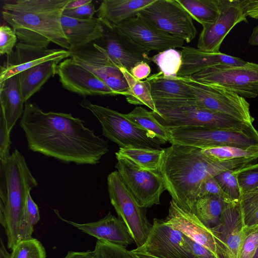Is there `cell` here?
I'll use <instances>...</instances> for the list:
<instances>
[{
  "mask_svg": "<svg viewBox=\"0 0 258 258\" xmlns=\"http://www.w3.org/2000/svg\"><path fill=\"white\" fill-rule=\"evenodd\" d=\"M71 113L43 111L26 102L20 121L29 150L78 165H96L109 151L107 141Z\"/></svg>",
  "mask_w": 258,
  "mask_h": 258,
  "instance_id": "cell-1",
  "label": "cell"
},
{
  "mask_svg": "<svg viewBox=\"0 0 258 258\" xmlns=\"http://www.w3.org/2000/svg\"><path fill=\"white\" fill-rule=\"evenodd\" d=\"M160 173L172 200L182 209L191 212L203 183L228 169L241 168L256 158L220 160L202 149L172 144L164 148Z\"/></svg>",
  "mask_w": 258,
  "mask_h": 258,
  "instance_id": "cell-2",
  "label": "cell"
},
{
  "mask_svg": "<svg viewBox=\"0 0 258 258\" xmlns=\"http://www.w3.org/2000/svg\"><path fill=\"white\" fill-rule=\"evenodd\" d=\"M70 0L5 1L2 17L15 32L20 42L47 48L52 42L68 50L70 46L61 19Z\"/></svg>",
  "mask_w": 258,
  "mask_h": 258,
  "instance_id": "cell-3",
  "label": "cell"
},
{
  "mask_svg": "<svg viewBox=\"0 0 258 258\" xmlns=\"http://www.w3.org/2000/svg\"><path fill=\"white\" fill-rule=\"evenodd\" d=\"M0 222L13 249L18 242L20 222L30 190L38 185L24 156L15 149L6 159L0 160Z\"/></svg>",
  "mask_w": 258,
  "mask_h": 258,
  "instance_id": "cell-4",
  "label": "cell"
},
{
  "mask_svg": "<svg viewBox=\"0 0 258 258\" xmlns=\"http://www.w3.org/2000/svg\"><path fill=\"white\" fill-rule=\"evenodd\" d=\"M1 67L0 83L18 75L25 102L56 74L57 65L70 57L65 49H49L19 42Z\"/></svg>",
  "mask_w": 258,
  "mask_h": 258,
  "instance_id": "cell-5",
  "label": "cell"
},
{
  "mask_svg": "<svg viewBox=\"0 0 258 258\" xmlns=\"http://www.w3.org/2000/svg\"><path fill=\"white\" fill-rule=\"evenodd\" d=\"M156 109L153 112L167 128L189 126L224 129H243L252 124L201 107L193 98L153 99Z\"/></svg>",
  "mask_w": 258,
  "mask_h": 258,
  "instance_id": "cell-6",
  "label": "cell"
},
{
  "mask_svg": "<svg viewBox=\"0 0 258 258\" xmlns=\"http://www.w3.org/2000/svg\"><path fill=\"white\" fill-rule=\"evenodd\" d=\"M79 105L90 111L101 124L102 135L119 148H137L162 149V143L154 135L119 113L107 107L84 99Z\"/></svg>",
  "mask_w": 258,
  "mask_h": 258,
  "instance_id": "cell-7",
  "label": "cell"
},
{
  "mask_svg": "<svg viewBox=\"0 0 258 258\" xmlns=\"http://www.w3.org/2000/svg\"><path fill=\"white\" fill-rule=\"evenodd\" d=\"M169 143L202 149L218 147H258V131L252 125L243 129L189 126L168 128Z\"/></svg>",
  "mask_w": 258,
  "mask_h": 258,
  "instance_id": "cell-8",
  "label": "cell"
},
{
  "mask_svg": "<svg viewBox=\"0 0 258 258\" xmlns=\"http://www.w3.org/2000/svg\"><path fill=\"white\" fill-rule=\"evenodd\" d=\"M107 183L110 203L118 218L128 228L137 247L142 246L152 227L146 216L147 208L138 204L117 171L109 174Z\"/></svg>",
  "mask_w": 258,
  "mask_h": 258,
  "instance_id": "cell-9",
  "label": "cell"
},
{
  "mask_svg": "<svg viewBox=\"0 0 258 258\" xmlns=\"http://www.w3.org/2000/svg\"><path fill=\"white\" fill-rule=\"evenodd\" d=\"M190 78L198 82L234 92L245 99L258 96V64L254 62L247 61L238 66L217 64Z\"/></svg>",
  "mask_w": 258,
  "mask_h": 258,
  "instance_id": "cell-10",
  "label": "cell"
},
{
  "mask_svg": "<svg viewBox=\"0 0 258 258\" xmlns=\"http://www.w3.org/2000/svg\"><path fill=\"white\" fill-rule=\"evenodd\" d=\"M138 14L158 29L186 43L196 36L192 18L177 0H155Z\"/></svg>",
  "mask_w": 258,
  "mask_h": 258,
  "instance_id": "cell-11",
  "label": "cell"
},
{
  "mask_svg": "<svg viewBox=\"0 0 258 258\" xmlns=\"http://www.w3.org/2000/svg\"><path fill=\"white\" fill-rule=\"evenodd\" d=\"M182 78L189 86L194 99L201 107L252 124L254 119L245 98L234 92L198 82L191 78Z\"/></svg>",
  "mask_w": 258,
  "mask_h": 258,
  "instance_id": "cell-12",
  "label": "cell"
},
{
  "mask_svg": "<svg viewBox=\"0 0 258 258\" xmlns=\"http://www.w3.org/2000/svg\"><path fill=\"white\" fill-rule=\"evenodd\" d=\"M116 158L115 167L138 204L146 208L160 204L166 190L160 172L145 170L122 157Z\"/></svg>",
  "mask_w": 258,
  "mask_h": 258,
  "instance_id": "cell-13",
  "label": "cell"
},
{
  "mask_svg": "<svg viewBox=\"0 0 258 258\" xmlns=\"http://www.w3.org/2000/svg\"><path fill=\"white\" fill-rule=\"evenodd\" d=\"M68 50L75 62L90 71L117 95H127L128 85L120 68L97 44L92 42Z\"/></svg>",
  "mask_w": 258,
  "mask_h": 258,
  "instance_id": "cell-14",
  "label": "cell"
},
{
  "mask_svg": "<svg viewBox=\"0 0 258 258\" xmlns=\"http://www.w3.org/2000/svg\"><path fill=\"white\" fill-rule=\"evenodd\" d=\"M103 26V35L94 43L102 49L108 57L120 68L129 72L138 62L152 61L150 51L134 42L123 32L117 25L100 19Z\"/></svg>",
  "mask_w": 258,
  "mask_h": 258,
  "instance_id": "cell-15",
  "label": "cell"
},
{
  "mask_svg": "<svg viewBox=\"0 0 258 258\" xmlns=\"http://www.w3.org/2000/svg\"><path fill=\"white\" fill-rule=\"evenodd\" d=\"M248 0H222L219 14L212 23L203 26L197 48L206 52L217 53L222 43L238 23H248L246 8Z\"/></svg>",
  "mask_w": 258,
  "mask_h": 258,
  "instance_id": "cell-16",
  "label": "cell"
},
{
  "mask_svg": "<svg viewBox=\"0 0 258 258\" xmlns=\"http://www.w3.org/2000/svg\"><path fill=\"white\" fill-rule=\"evenodd\" d=\"M157 258H195L187 246L184 235L167 225L164 220L154 218L145 243L132 250Z\"/></svg>",
  "mask_w": 258,
  "mask_h": 258,
  "instance_id": "cell-17",
  "label": "cell"
},
{
  "mask_svg": "<svg viewBox=\"0 0 258 258\" xmlns=\"http://www.w3.org/2000/svg\"><path fill=\"white\" fill-rule=\"evenodd\" d=\"M245 226L239 202L226 203L219 223L210 228L219 258H240Z\"/></svg>",
  "mask_w": 258,
  "mask_h": 258,
  "instance_id": "cell-18",
  "label": "cell"
},
{
  "mask_svg": "<svg viewBox=\"0 0 258 258\" xmlns=\"http://www.w3.org/2000/svg\"><path fill=\"white\" fill-rule=\"evenodd\" d=\"M56 74L62 87L79 95H116L102 80L71 58L61 61L57 66Z\"/></svg>",
  "mask_w": 258,
  "mask_h": 258,
  "instance_id": "cell-19",
  "label": "cell"
},
{
  "mask_svg": "<svg viewBox=\"0 0 258 258\" xmlns=\"http://www.w3.org/2000/svg\"><path fill=\"white\" fill-rule=\"evenodd\" d=\"M117 26L134 42L149 51L159 52L183 47L184 40L158 29L139 14Z\"/></svg>",
  "mask_w": 258,
  "mask_h": 258,
  "instance_id": "cell-20",
  "label": "cell"
},
{
  "mask_svg": "<svg viewBox=\"0 0 258 258\" xmlns=\"http://www.w3.org/2000/svg\"><path fill=\"white\" fill-rule=\"evenodd\" d=\"M164 222L217 254L215 239L210 228L194 213L182 209L172 200L170 202L168 214Z\"/></svg>",
  "mask_w": 258,
  "mask_h": 258,
  "instance_id": "cell-21",
  "label": "cell"
},
{
  "mask_svg": "<svg viewBox=\"0 0 258 258\" xmlns=\"http://www.w3.org/2000/svg\"><path fill=\"white\" fill-rule=\"evenodd\" d=\"M55 213L62 221L98 240L106 241L125 248L135 242L124 223L110 212L98 221L83 224L67 220L61 217L57 211Z\"/></svg>",
  "mask_w": 258,
  "mask_h": 258,
  "instance_id": "cell-22",
  "label": "cell"
},
{
  "mask_svg": "<svg viewBox=\"0 0 258 258\" xmlns=\"http://www.w3.org/2000/svg\"><path fill=\"white\" fill-rule=\"evenodd\" d=\"M180 51L182 63L177 77L180 78H190L196 73L217 64L238 66L247 62L239 57L220 52H206L188 46H183Z\"/></svg>",
  "mask_w": 258,
  "mask_h": 258,
  "instance_id": "cell-23",
  "label": "cell"
},
{
  "mask_svg": "<svg viewBox=\"0 0 258 258\" xmlns=\"http://www.w3.org/2000/svg\"><path fill=\"white\" fill-rule=\"evenodd\" d=\"M61 23L70 49L87 45L103 35V26L98 18L80 20L62 15Z\"/></svg>",
  "mask_w": 258,
  "mask_h": 258,
  "instance_id": "cell-24",
  "label": "cell"
},
{
  "mask_svg": "<svg viewBox=\"0 0 258 258\" xmlns=\"http://www.w3.org/2000/svg\"><path fill=\"white\" fill-rule=\"evenodd\" d=\"M1 115L5 118L10 132L22 117L25 102L21 91L18 75L0 83Z\"/></svg>",
  "mask_w": 258,
  "mask_h": 258,
  "instance_id": "cell-25",
  "label": "cell"
},
{
  "mask_svg": "<svg viewBox=\"0 0 258 258\" xmlns=\"http://www.w3.org/2000/svg\"><path fill=\"white\" fill-rule=\"evenodd\" d=\"M155 0H104L97 10L98 18L118 25L137 15Z\"/></svg>",
  "mask_w": 258,
  "mask_h": 258,
  "instance_id": "cell-26",
  "label": "cell"
},
{
  "mask_svg": "<svg viewBox=\"0 0 258 258\" xmlns=\"http://www.w3.org/2000/svg\"><path fill=\"white\" fill-rule=\"evenodd\" d=\"M146 79L150 84L153 99H194L192 90L182 78L166 77L159 72Z\"/></svg>",
  "mask_w": 258,
  "mask_h": 258,
  "instance_id": "cell-27",
  "label": "cell"
},
{
  "mask_svg": "<svg viewBox=\"0 0 258 258\" xmlns=\"http://www.w3.org/2000/svg\"><path fill=\"white\" fill-rule=\"evenodd\" d=\"M225 203L217 196L204 195L197 199L191 212L207 227L211 228L219 223Z\"/></svg>",
  "mask_w": 258,
  "mask_h": 258,
  "instance_id": "cell-28",
  "label": "cell"
},
{
  "mask_svg": "<svg viewBox=\"0 0 258 258\" xmlns=\"http://www.w3.org/2000/svg\"><path fill=\"white\" fill-rule=\"evenodd\" d=\"M164 148H119L115 156L122 157L131 161L140 167L149 171L160 172Z\"/></svg>",
  "mask_w": 258,
  "mask_h": 258,
  "instance_id": "cell-29",
  "label": "cell"
},
{
  "mask_svg": "<svg viewBox=\"0 0 258 258\" xmlns=\"http://www.w3.org/2000/svg\"><path fill=\"white\" fill-rule=\"evenodd\" d=\"M191 17L202 26L212 23L218 16L222 0H177Z\"/></svg>",
  "mask_w": 258,
  "mask_h": 258,
  "instance_id": "cell-30",
  "label": "cell"
},
{
  "mask_svg": "<svg viewBox=\"0 0 258 258\" xmlns=\"http://www.w3.org/2000/svg\"><path fill=\"white\" fill-rule=\"evenodd\" d=\"M120 70L124 76L129 87L128 94L125 96L127 102L134 105H145L156 113L157 111L148 81L136 79L124 68H120Z\"/></svg>",
  "mask_w": 258,
  "mask_h": 258,
  "instance_id": "cell-31",
  "label": "cell"
},
{
  "mask_svg": "<svg viewBox=\"0 0 258 258\" xmlns=\"http://www.w3.org/2000/svg\"><path fill=\"white\" fill-rule=\"evenodd\" d=\"M127 119L149 132L159 139L163 144L170 141L168 128L161 124L152 111L137 106L132 111L124 114Z\"/></svg>",
  "mask_w": 258,
  "mask_h": 258,
  "instance_id": "cell-32",
  "label": "cell"
},
{
  "mask_svg": "<svg viewBox=\"0 0 258 258\" xmlns=\"http://www.w3.org/2000/svg\"><path fill=\"white\" fill-rule=\"evenodd\" d=\"M151 59L158 66L160 72L165 77H177L182 63L180 51L175 49H169L158 52L151 57Z\"/></svg>",
  "mask_w": 258,
  "mask_h": 258,
  "instance_id": "cell-33",
  "label": "cell"
},
{
  "mask_svg": "<svg viewBox=\"0 0 258 258\" xmlns=\"http://www.w3.org/2000/svg\"><path fill=\"white\" fill-rule=\"evenodd\" d=\"M40 219L38 207L29 192L19 224L18 242L33 238L34 226Z\"/></svg>",
  "mask_w": 258,
  "mask_h": 258,
  "instance_id": "cell-34",
  "label": "cell"
},
{
  "mask_svg": "<svg viewBox=\"0 0 258 258\" xmlns=\"http://www.w3.org/2000/svg\"><path fill=\"white\" fill-rule=\"evenodd\" d=\"M208 156L220 160L255 157L258 158V147L240 148L234 147H218L202 149Z\"/></svg>",
  "mask_w": 258,
  "mask_h": 258,
  "instance_id": "cell-35",
  "label": "cell"
},
{
  "mask_svg": "<svg viewBox=\"0 0 258 258\" xmlns=\"http://www.w3.org/2000/svg\"><path fill=\"white\" fill-rule=\"evenodd\" d=\"M10 258H46V251L37 239L19 241L12 249Z\"/></svg>",
  "mask_w": 258,
  "mask_h": 258,
  "instance_id": "cell-36",
  "label": "cell"
},
{
  "mask_svg": "<svg viewBox=\"0 0 258 258\" xmlns=\"http://www.w3.org/2000/svg\"><path fill=\"white\" fill-rule=\"evenodd\" d=\"M235 173L241 195L258 189V163L237 168Z\"/></svg>",
  "mask_w": 258,
  "mask_h": 258,
  "instance_id": "cell-37",
  "label": "cell"
},
{
  "mask_svg": "<svg viewBox=\"0 0 258 258\" xmlns=\"http://www.w3.org/2000/svg\"><path fill=\"white\" fill-rule=\"evenodd\" d=\"M239 203L245 225L258 224V189L241 195Z\"/></svg>",
  "mask_w": 258,
  "mask_h": 258,
  "instance_id": "cell-38",
  "label": "cell"
},
{
  "mask_svg": "<svg viewBox=\"0 0 258 258\" xmlns=\"http://www.w3.org/2000/svg\"><path fill=\"white\" fill-rule=\"evenodd\" d=\"M236 169L225 170L214 177L224 193L232 201L235 202H239L241 197L235 173Z\"/></svg>",
  "mask_w": 258,
  "mask_h": 258,
  "instance_id": "cell-39",
  "label": "cell"
},
{
  "mask_svg": "<svg viewBox=\"0 0 258 258\" xmlns=\"http://www.w3.org/2000/svg\"><path fill=\"white\" fill-rule=\"evenodd\" d=\"M258 247V224L245 226L240 258H252Z\"/></svg>",
  "mask_w": 258,
  "mask_h": 258,
  "instance_id": "cell-40",
  "label": "cell"
},
{
  "mask_svg": "<svg viewBox=\"0 0 258 258\" xmlns=\"http://www.w3.org/2000/svg\"><path fill=\"white\" fill-rule=\"evenodd\" d=\"M17 36L10 26L3 25L0 27V54L7 55L11 54L16 46Z\"/></svg>",
  "mask_w": 258,
  "mask_h": 258,
  "instance_id": "cell-41",
  "label": "cell"
},
{
  "mask_svg": "<svg viewBox=\"0 0 258 258\" xmlns=\"http://www.w3.org/2000/svg\"><path fill=\"white\" fill-rule=\"evenodd\" d=\"M206 195H212L220 197L222 198L226 203L233 202V201L224 193L214 177L206 179L201 186L199 197Z\"/></svg>",
  "mask_w": 258,
  "mask_h": 258,
  "instance_id": "cell-42",
  "label": "cell"
},
{
  "mask_svg": "<svg viewBox=\"0 0 258 258\" xmlns=\"http://www.w3.org/2000/svg\"><path fill=\"white\" fill-rule=\"evenodd\" d=\"M97 10L95 9L94 3L92 2L75 9H64L62 15L80 20H90L93 18Z\"/></svg>",
  "mask_w": 258,
  "mask_h": 258,
  "instance_id": "cell-43",
  "label": "cell"
},
{
  "mask_svg": "<svg viewBox=\"0 0 258 258\" xmlns=\"http://www.w3.org/2000/svg\"><path fill=\"white\" fill-rule=\"evenodd\" d=\"M6 120L3 116L0 117V160H4L10 155L11 141Z\"/></svg>",
  "mask_w": 258,
  "mask_h": 258,
  "instance_id": "cell-44",
  "label": "cell"
},
{
  "mask_svg": "<svg viewBox=\"0 0 258 258\" xmlns=\"http://www.w3.org/2000/svg\"><path fill=\"white\" fill-rule=\"evenodd\" d=\"M184 239L195 258H219L217 254L209 249L194 241L185 235Z\"/></svg>",
  "mask_w": 258,
  "mask_h": 258,
  "instance_id": "cell-45",
  "label": "cell"
},
{
  "mask_svg": "<svg viewBox=\"0 0 258 258\" xmlns=\"http://www.w3.org/2000/svg\"><path fill=\"white\" fill-rule=\"evenodd\" d=\"M151 68L149 63L141 61L136 63L130 70L132 76L139 80L147 79L151 74Z\"/></svg>",
  "mask_w": 258,
  "mask_h": 258,
  "instance_id": "cell-46",
  "label": "cell"
},
{
  "mask_svg": "<svg viewBox=\"0 0 258 258\" xmlns=\"http://www.w3.org/2000/svg\"><path fill=\"white\" fill-rule=\"evenodd\" d=\"M246 15L247 17L258 19V0H248Z\"/></svg>",
  "mask_w": 258,
  "mask_h": 258,
  "instance_id": "cell-47",
  "label": "cell"
},
{
  "mask_svg": "<svg viewBox=\"0 0 258 258\" xmlns=\"http://www.w3.org/2000/svg\"><path fill=\"white\" fill-rule=\"evenodd\" d=\"M63 258H95L93 251H70Z\"/></svg>",
  "mask_w": 258,
  "mask_h": 258,
  "instance_id": "cell-48",
  "label": "cell"
},
{
  "mask_svg": "<svg viewBox=\"0 0 258 258\" xmlns=\"http://www.w3.org/2000/svg\"><path fill=\"white\" fill-rule=\"evenodd\" d=\"M115 254L118 258H131L130 250L118 245L113 246Z\"/></svg>",
  "mask_w": 258,
  "mask_h": 258,
  "instance_id": "cell-49",
  "label": "cell"
},
{
  "mask_svg": "<svg viewBox=\"0 0 258 258\" xmlns=\"http://www.w3.org/2000/svg\"><path fill=\"white\" fill-rule=\"evenodd\" d=\"M93 2L92 0H70L65 9H75Z\"/></svg>",
  "mask_w": 258,
  "mask_h": 258,
  "instance_id": "cell-50",
  "label": "cell"
},
{
  "mask_svg": "<svg viewBox=\"0 0 258 258\" xmlns=\"http://www.w3.org/2000/svg\"><path fill=\"white\" fill-rule=\"evenodd\" d=\"M248 42L250 45H258V25L253 29Z\"/></svg>",
  "mask_w": 258,
  "mask_h": 258,
  "instance_id": "cell-51",
  "label": "cell"
},
{
  "mask_svg": "<svg viewBox=\"0 0 258 258\" xmlns=\"http://www.w3.org/2000/svg\"><path fill=\"white\" fill-rule=\"evenodd\" d=\"M11 253H10L7 250L5 246L3 240L1 239L0 244V258H10Z\"/></svg>",
  "mask_w": 258,
  "mask_h": 258,
  "instance_id": "cell-52",
  "label": "cell"
},
{
  "mask_svg": "<svg viewBox=\"0 0 258 258\" xmlns=\"http://www.w3.org/2000/svg\"><path fill=\"white\" fill-rule=\"evenodd\" d=\"M131 258H157L152 255L142 253H135L130 250Z\"/></svg>",
  "mask_w": 258,
  "mask_h": 258,
  "instance_id": "cell-53",
  "label": "cell"
},
{
  "mask_svg": "<svg viewBox=\"0 0 258 258\" xmlns=\"http://www.w3.org/2000/svg\"><path fill=\"white\" fill-rule=\"evenodd\" d=\"M252 258H258V247H257L256 251Z\"/></svg>",
  "mask_w": 258,
  "mask_h": 258,
  "instance_id": "cell-54",
  "label": "cell"
}]
</instances>
